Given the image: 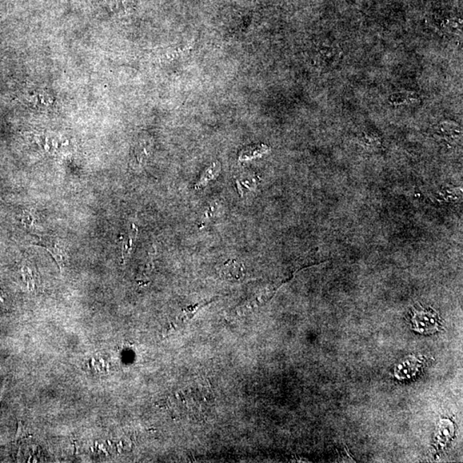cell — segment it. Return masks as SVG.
Wrapping results in <instances>:
<instances>
[{
	"instance_id": "obj_1",
	"label": "cell",
	"mask_w": 463,
	"mask_h": 463,
	"mask_svg": "<svg viewBox=\"0 0 463 463\" xmlns=\"http://www.w3.org/2000/svg\"><path fill=\"white\" fill-rule=\"evenodd\" d=\"M413 328L421 334H432L439 328L438 315L433 310L420 308L414 309L411 318Z\"/></svg>"
},
{
	"instance_id": "obj_2",
	"label": "cell",
	"mask_w": 463,
	"mask_h": 463,
	"mask_svg": "<svg viewBox=\"0 0 463 463\" xmlns=\"http://www.w3.org/2000/svg\"><path fill=\"white\" fill-rule=\"evenodd\" d=\"M39 246L43 247L52 255L59 265V270L63 272L68 263V254L66 246L61 244L58 239L45 236L40 239Z\"/></svg>"
},
{
	"instance_id": "obj_3",
	"label": "cell",
	"mask_w": 463,
	"mask_h": 463,
	"mask_svg": "<svg viewBox=\"0 0 463 463\" xmlns=\"http://www.w3.org/2000/svg\"><path fill=\"white\" fill-rule=\"evenodd\" d=\"M222 275L230 280H239L245 275V269L242 263L236 260H229L224 263L222 270Z\"/></svg>"
},
{
	"instance_id": "obj_4",
	"label": "cell",
	"mask_w": 463,
	"mask_h": 463,
	"mask_svg": "<svg viewBox=\"0 0 463 463\" xmlns=\"http://www.w3.org/2000/svg\"><path fill=\"white\" fill-rule=\"evenodd\" d=\"M420 100V97L415 92L401 91L391 95L390 102L393 106H402L419 102Z\"/></svg>"
},
{
	"instance_id": "obj_5",
	"label": "cell",
	"mask_w": 463,
	"mask_h": 463,
	"mask_svg": "<svg viewBox=\"0 0 463 463\" xmlns=\"http://www.w3.org/2000/svg\"><path fill=\"white\" fill-rule=\"evenodd\" d=\"M222 166L221 163L215 162L212 165L208 167V169L203 172L200 179L198 182L196 184V189H201L203 187H205L210 182L217 178L221 172Z\"/></svg>"
},
{
	"instance_id": "obj_6",
	"label": "cell",
	"mask_w": 463,
	"mask_h": 463,
	"mask_svg": "<svg viewBox=\"0 0 463 463\" xmlns=\"http://www.w3.org/2000/svg\"><path fill=\"white\" fill-rule=\"evenodd\" d=\"M138 227L134 224L131 225V229L126 236L122 237V258L125 260L126 257H128L133 250L136 239L138 236Z\"/></svg>"
},
{
	"instance_id": "obj_7",
	"label": "cell",
	"mask_w": 463,
	"mask_h": 463,
	"mask_svg": "<svg viewBox=\"0 0 463 463\" xmlns=\"http://www.w3.org/2000/svg\"><path fill=\"white\" fill-rule=\"evenodd\" d=\"M269 147L265 145H251L245 148L239 154V161H249V160L261 157L263 154L268 152Z\"/></svg>"
},
{
	"instance_id": "obj_8",
	"label": "cell",
	"mask_w": 463,
	"mask_h": 463,
	"mask_svg": "<svg viewBox=\"0 0 463 463\" xmlns=\"http://www.w3.org/2000/svg\"><path fill=\"white\" fill-rule=\"evenodd\" d=\"M217 203H213L209 207V209L203 215L201 225L205 226V223L210 221V219L213 217L214 213L217 211Z\"/></svg>"
},
{
	"instance_id": "obj_9",
	"label": "cell",
	"mask_w": 463,
	"mask_h": 463,
	"mask_svg": "<svg viewBox=\"0 0 463 463\" xmlns=\"http://www.w3.org/2000/svg\"><path fill=\"white\" fill-rule=\"evenodd\" d=\"M28 432L25 428V426L23 425V423L21 421L18 422V433L17 436H16V441L19 442L20 440H22L23 438H25L27 436Z\"/></svg>"
},
{
	"instance_id": "obj_10",
	"label": "cell",
	"mask_w": 463,
	"mask_h": 463,
	"mask_svg": "<svg viewBox=\"0 0 463 463\" xmlns=\"http://www.w3.org/2000/svg\"><path fill=\"white\" fill-rule=\"evenodd\" d=\"M0 301H1V302L4 301H3V299H2V297H1V295H0Z\"/></svg>"
}]
</instances>
